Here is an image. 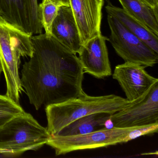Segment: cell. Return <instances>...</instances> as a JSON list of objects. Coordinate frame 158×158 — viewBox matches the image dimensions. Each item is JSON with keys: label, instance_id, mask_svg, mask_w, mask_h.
Instances as JSON below:
<instances>
[{"label": "cell", "instance_id": "21", "mask_svg": "<svg viewBox=\"0 0 158 158\" xmlns=\"http://www.w3.org/2000/svg\"><path fill=\"white\" fill-rule=\"evenodd\" d=\"M144 1L146 2L151 7L154 8V9H157V10H158V6L156 5L155 1H154V0H144Z\"/></svg>", "mask_w": 158, "mask_h": 158}, {"label": "cell", "instance_id": "8", "mask_svg": "<svg viewBox=\"0 0 158 158\" xmlns=\"http://www.w3.org/2000/svg\"><path fill=\"white\" fill-rule=\"evenodd\" d=\"M145 67L132 63L118 64L114 69L113 78L118 81L130 102L140 99L158 79L149 74Z\"/></svg>", "mask_w": 158, "mask_h": 158}, {"label": "cell", "instance_id": "12", "mask_svg": "<svg viewBox=\"0 0 158 158\" xmlns=\"http://www.w3.org/2000/svg\"><path fill=\"white\" fill-rule=\"evenodd\" d=\"M105 9L108 15L117 18L130 32L158 54V35L127 13L124 9L114 6L110 2H108Z\"/></svg>", "mask_w": 158, "mask_h": 158}, {"label": "cell", "instance_id": "7", "mask_svg": "<svg viewBox=\"0 0 158 158\" xmlns=\"http://www.w3.org/2000/svg\"><path fill=\"white\" fill-rule=\"evenodd\" d=\"M112 127H129L158 123V82L132 105L112 114Z\"/></svg>", "mask_w": 158, "mask_h": 158}, {"label": "cell", "instance_id": "25", "mask_svg": "<svg viewBox=\"0 0 158 158\" xmlns=\"http://www.w3.org/2000/svg\"><path fill=\"white\" fill-rule=\"evenodd\" d=\"M0 17H1V16H0Z\"/></svg>", "mask_w": 158, "mask_h": 158}, {"label": "cell", "instance_id": "20", "mask_svg": "<svg viewBox=\"0 0 158 158\" xmlns=\"http://www.w3.org/2000/svg\"><path fill=\"white\" fill-rule=\"evenodd\" d=\"M49 1L59 6L65 5V6H70L69 0H49Z\"/></svg>", "mask_w": 158, "mask_h": 158}, {"label": "cell", "instance_id": "24", "mask_svg": "<svg viewBox=\"0 0 158 158\" xmlns=\"http://www.w3.org/2000/svg\"><path fill=\"white\" fill-rule=\"evenodd\" d=\"M101 2H103V0H99Z\"/></svg>", "mask_w": 158, "mask_h": 158}, {"label": "cell", "instance_id": "17", "mask_svg": "<svg viewBox=\"0 0 158 158\" xmlns=\"http://www.w3.org/2000/svg\"><path fill=\"white\" fill-rule=\"evenodd\" d=\"M59 7L49 0H42V3L39 4L41 23L47 35L51 36L52 26Z\"/></svg>", "mask_w": 158, "mask_h": 158}, {"label": "cell", "instance_id": "23", "mask_svg": "<svg viewBox=\"0 0 158 158\" xmlns=\"http://www.w3.org/2000/svg\"><path fill=\"white\" fill-rule=\"evenodd\" d=\"M154 1H155V3H156V5H158V0H154Z\"/></svg>", "mask_w": 158, "mask_h": 158}, {"label": "cell", "instance_id": "19", "mask_svg": "<svg viewBox=\"0 0 158 158\" xmlns=\"http://www.w3.org/2000/svg\"><path fill=\"white\" fill-rule=\"evenodd\" d=\"M158 130V123L149 125L135 127L127 133L124 138L123 142L127 143L139 137L157 133Z\"/></svg>", "mask_w": 158, "mask_h": 158}, {"label": "cell", "instance_id": "22", "mask_svg": "<svg viewBox=\"0 0 158 158\" xmlns=\"http://www.w3.org/2000/svg\"><path fill=\"white\" fill-rule=\"evenodd\" d=\"M2 64L1 59L0 57V78H1V75L2 73Z\"/></svg>", "mask_w": 158, "mask_h": 158}, {"label": "cell", "instance_id": "4", "mask_svg": "<svg viewBox=\"0 0 158 158\" xmlns=\"http://www.w3.org/2000/svg\"><path fill=\"white\" fill-rule=\"evenodd\" d=\"M50 138L47 127L25 112L0 126V154L13 157L36 150L47 144Z\"/></svg>", "mask_w": 158, "mask_h": 158}, {"label": "cell", "instance_id": "18", "mask_svg": "<svg viewBox=\"0 0 158 158\" xmlns=\"http://www.w3.org/2000/svg\"><path fill=\"white\" fill-rule=\"evenodd\" d=\"M26 2L31 34H42L43 28L38 1L26 0Z\"/></svg>", "mask_w": 158, "mask_h": 158}, {"label": "cell", "instance_id": "1", "mask_svg": "<svg viewBox=\"0 0 158 158\" xmlns=\"http://www.w3.org/2000/svg\"><path fill=\"white\" fill-rule=\"evenodd\" d=\"M31 40L34 52L23 65L21 81L36 110L85 94V73L76 54L46 34Z\"/></svg>", "mask_w": 158, "mask_h": 158}, {"label": "cell", "instance_id": "15", "mask_svg": "<svg viewBox=\"0 0 158 158\" xmlns=\"http://www.w3.org/2000/svg\"><path fill=\"white\" fill-rule=\"evenodd\" d=\"M123 9L158 36V10L144 0H119Z\"/></svg>", "mask_w": 158, "mask_h": 158}, {"label": "cell", "instance_id": "11", "mask_svg": "<svg viewBox=\"0 0 158 158\" xmlns=\"http://www.w3.org/2000/svg\"><path fill=\"white\" fill-rule=\"evenodd\" d=\"M51 36L76 54L80 52L83 45L71 6L59 7L52 26Z\"/></svg>", "mask_w": 158, "mask_h": 158}, {"label": "cell", "instance_id": "10", "mask_svg": "<svg viewBox=\"0 0 158 158\" xmlns=\"http://www.w3.org/2000/svg\"><path fill=\"white\" fill-rule=\"evenodd\" d=\"M82 44L101 34L102 9L99 0H69Z\"/></svg>", "mask_w": 158, "mask_h": 158}, {"label": "cell", "instance_id": "14", "mask_svg": "<svg viewBox=\"0 0 158 158\" xmlns=\"http://www.w3.org/2000/svg\"><path fill=\"white\" fill-rule=\"evenodd\" d=\"M0 16L14 26L32 35L26 0H0Z\"/></svg>", "mask_w": 158, "mask_h": 158}, {"label": "cell", "instance_id": "6", "mask_svg": "<svg viewBox=\"0 0 158 158\" xmlns=\"http://www.w3.org/2000/svg\"><path fill=\"white\" fill-rule=\"evenodd\" d=\"M135 127H112L78 135L50 136L47 144L55 150L56 155L75 151L103 148L123 143L124 138Z\"/></svg>", "mask_w": 158, "mask_h": 158}, {"label": "cell", "instance_id": "3", "mask_svg": "<svg viewBox=\"0 0 158 158\" xmlns=\"http://www.w3.org/2000/svg\"><path fill=\"white\" fill-rule=\"evenodd\" d=\"M32 36L0 17V57L6 79V95L18 104L23 90L19 73L20 59L33 55Z\"/></svg>", "mask_w": 158, "mask_h": 158}, {"label": "cell", "instance_id": "13", "mask_svg": "<svg viewBox=\"0 0 158 158\" xmlns=\"http://www.w3.org/2000/svg\"><path fill=\"white\" fill-rule=\"evenodd\" d=\"M112 114L105 112L91 114L75 120L50 136L64 137L78 135L108 128Z\"/></svg>", "mask_w": 158, "mask_h": 158}, {"label": "cell", "instance_id": "9", "mask_svg": "<svg viewBox=\"0 0 158 158\" xmlns=\"http://www.w3.org/2000/svg\"><path fill=\"white\" fill-rule=\"evenodd\" d=\"M106 40H108V38L100 34L83 45L78 58L84 73L98 78L111 75Z\"/></svg>", "mask_w": 158, "mask_h": 158}, {"label": "cell", "instance_id": "5", "mask_svg": "<svg viewBox=\"0 0 158 158\" xmlns=\"http://www.w3.org/2000/svg\"><path fill=\"white\" fill-rule=\"evenodd\" d=\"M111 33L108 40L125 62L152 67L158 62V54L130 32L116 17L108 14Z\"/></svg>", "mask_w": 158, "mask_h": 158}, {"label": "cell", "instance_id": "16", "mask_svg": "<svg viewBox=\"0 0 158 158\" xmlns=\"http://www.w3.org/2000/svg\"><path fill=\"white\" fill-rule=\"evenodd\" d=\"M25 112L20 104L16 103L6 95H0V126Z\"/></svg>", "mask_w": 158, "mask_h": 158}, {"label": "cell", "instance_id": "2", "mask_svg": "<svg viewBox=\"0 0 158 158\" xmlns=\"http://www.w3.org/2000/svg\"><path fill=\"white\" fill-rule=\"evenodd\" d=\"M134 102L114 94L92 97L85 93L77 98L46 106L47 128L50 136L53 135L78 118L96 113L113 114Z\"/></svg>", "mask_w": 158, "mask_h": 158}]
</instances>
